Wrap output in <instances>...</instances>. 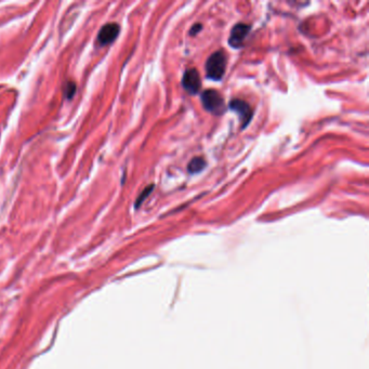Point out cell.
Returning <instances> with one entry per match:
<instances>
[{
    "instance_id": "cell-1",
    "label": "cell",
    "mask_w": 369,
    "mask_h": 369,
    "mask_svg": "<svg viewBox=\"0 0 369 369\" xmlns=\"http://www.w3.org/2000/svg\"><path fill=\"white\" fill-rule=\"evenodd\" d=\"M226 69V55L224 51H216L208 57L206 62V74L207 78L219 81L225 74Z\"/></svg>"
},
{
    "instance_id": "cell-2",
    "label": "cell",
    "mask_w": 369,
    "mask_h": 369,
    "mask_svg": "<svg viewBox=\"0 0 369 369\" xmlns=\"http://www.w3.org/2000/svg\"><path fill=\"white\" fill-rule=\"evenodd\" d=\"M202 103L204 108L209 113L214 115H222L225 112L224 100L220 96V93L215 90L209 89L202 93Z\"/></svg>"
},
{
    "instance_id": "cell-3",
    "label": "cell",
    "mask_w": 369,
    "mask_h": 369,
    "mask_svg": "<svg viewBox=\"0 0 369 369\" xmlns=\"http://www.w3.org/2000/svg\"><path fill=\"white\" fill-rule=\"evenodd\" d=\"M228 107H230V109L234 110L235 113H237L243 124V129H245L249 125V122L254 116V112L253 108H251V106L247 102H245L243 100L239 99H234L230 102V104H228Z\"/></svg>"
},
{
    "instance_id": "cell-4",
    "label": "cell",
    "mask_w": 369,
    "mask_h": 369,
    "mask_svg": "<svg viewBox=\"0 0 369 369\" xmlns=\"http://www.w3.org/2000/svg\"><path fill=\"white\" fill-rule=\"evenodd\" d=\"M182 86L184 90L190 93L191 96L197 95L199 89H201L202 81H201V76L196 68H191L187 69L184 73L183 78H182Z\"/></svg>"
},
{
    "instance_id": "cell-5",
    "label": "cell",
    "mask_w": 369,
    "mask_h": 369,
    "mask_svg": "<svg viewBox=\"0 0 369 369\" xmlns=\"http://www.w3.org/2000/svg\"><path fill=\"white\" fill-rule=\"evenodd\" d=\"M120 32V27L116 23H108L105 24L101 29H100L98 38H97V44L99 46H107L112 44L114 40L118 36Z\"/></svg>"
},
{
    "instance_id": "cell-6",
    "label": "cell",
    "mask_w": 369,
    "mask_h": 369,
    "mask_svg": "<svg viewBox=\"0 0 369 369\" xmlns=\"http://www.w3.org/2000/svg\"><path fill=\"white\" fill-rule=\"evenodd\" d=\"M249 32H250V25L243 24V23L236 24L232 28L230 39H228V44H230V46L233 47L234 49L242 48L245 39L247 38Z\"/></svg>"
},
{
    "instance_id": "cell-7",
    "label": "cell",
    "mask_w": 369,
    "mask_h": 369,
    "mask_svg": "<svg viewBox=\"0 0 369 369\" xmlns=\"http://www.w3.org/2000/svg\"><path fill=\"white\" fill-rule=\"evenodd\" d=\"M205 166H206V162H205V159L203 157H195L190 161L187 170H189L190 173H197L201 172L205 168Z\"/></svg>"
},
{
    "instance_id": "cell-8",
    "label": "cell",
    "mask_w": 369,
    "mask_h": 369,
    "mask_svg": "<svg viewBox=\"0 0 369 369\" xmlns=\"http://www.w3.org/2000/svg\"><path fill=\"white\" fill-rule=\"evenodd\" d=\"M76 89H77V88H76V84L74 83V81L72 80L66 81V83L63 86L64 97H65L66 99H72L75 95Z\"/></svg>"
},
{
    "instance_id": "cell-9",
    "label": "cell",
    "mask_w": 369,
    "mask_h": 369,
    "mask_svg": "<svg viewBox=\"0 0 369 369\" xmlns=\"http://www.w3.org/2000/svg\"><path fill=\"white\" fill-rule=\"evenodd\" d=\"M153 189H154V185H150V186L146 187V189L141 193V194H140V196L138 197L137 202H136V208H139L140 206H141V204L145 201L146 197H148L151 194L152 191H153Z\"/></svg>"
},
{
    "instance_id": "cell-10",
    "label": "cell",
    "mask_w": 369,
    "mask_h": 369,
    "mask_svg": "<svg viewBox=\"0 0 369 369\" xmlns=\"http://www.w3.org/2000/svg\"><path fill=\"white\" fill-rule=\"evenodd\" d=\"M202 29H203V26H202V24H195L194 26H193L192 27V29H191V31H190V34L192 35V36H193V35H196L197 33H199V32H201L202 31Z\"/></svg>"
}]
</instances>
